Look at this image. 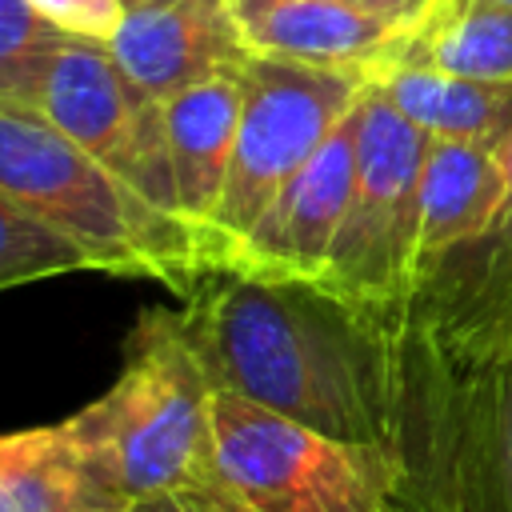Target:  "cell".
Instances as JSON below:
<instances>
[{
    "label": "cell",
    "mask_w": 512,
    "mask_h": 512,
    "mask_svg": "<svg viewBox=\"0 0 512 512\" xmlns=\"http://www.w3.org/2000/svg\"><path fill=\"white\" fill-rule=\"evenodd\" d=\"M144 200L180 216L160 100L144 96L112 60L108 44L64 36L24 100Z\"/></svg>",
    "instance_id": "ba28073f"
},
{
    "label": "cell",
    "mask_w": 512,
    "mask_h": 512,
    "mask_svg": "<svg viewBox=\"0 0 512 512\" xmlns=\"http://www.w3.org/2000/svg\"><path fill=\"white\" fill-rule=\"evenodd\" d=\"M484 4H512V0H484Z\"/></svg>",
    "instance_id": "d4e9b609"
},
{
    "label": "cell",
    "mask_w": 512,
    "mask_h": 512,
    "mask_svg": "<svg viewBox=\"0 0 512 512\" xmlns=\"http://www.w3.org/2000/svg\"><path fill=\"white\" fill-rule=\"evenodd\" d=\"M0 512H108L64 420L0 432Z\"/></svg>",
    "instance_id": "2e32d148"
},
{
    "label": "cell",
    "mask_w": 512,
    "mask_h": 512,
    "mask_svg": "<svg viewBox=\"0 0 512 512\" xmlns=\"http://www.w3.org/2000/svg\"><path fill=\"white\" fill-rule=\"evenodd\" d=\"M128 512H200V508L188 504L184 496H156V500H144V504H136Z\"/></svg>",
    "instance_id": "7402d4cb"
},
{
    "label": "cell",
    "mask_w": 512,
    "mask_h": 512,
    "mask_svg": "<svg viewBox=\"0 0 512 512\" xmlns=\"http://www.w3.org/2000/svg\"><path fill=\"white\" fill-rule=\"evenodd\" d=\"M132 4H160V0H128V8H132Z\"/></svg>",
    "instance_id": "cb8c5ba5"
},
{
    "label": "cell",
    "mask_w": 512,
    "mask_h": 512,
    "mask_svg": "<svg viewBox=\"0 0 512 512\" xmlns=\"http://www.w3.org/2000/svg\"><path fill=\"white\" fill-rule=\"evenodd\" d=\"M408 60L472 80H512V4L436 0L412 36Z\"/></svg>",
    "instance_id": "e0dca14e"
},
{
    "label": "cell",
    "mask_w": 512,
    "mask_h": 512,
    "mask_svg": "<svg viewBox=\"0 0 512 512\" xmlns=\"http://www.w3.org/2000/svg\"><path fill=\"white\" fill-rule=\"evenodd\" d=\"M508 192L484 240L436 264L404 308V328L456 368L512 356V144Z\"/></svg>",
    "instance_id": "9c48e42d"
},
{
    "label": "cell",
    "mask_w": 512,
    "mask_h": 512,
    "mask_svg": "<svg viewBox=\"0 0 512 512\" xmlns=\"http://www.w3.org/2000/svg\"><path fill=\"white\" fill-rule=\"evenodd\" d=\"M240 76L244 68L220 72L160 100L164 140H168L172 176H176V200H180L184 224L196 236V248L232 168L236 132H240V96H244Z\"/></svg>",
    "instance_id": "4fadbf2b"
},
{
    "label": "cell",
    "mask_w": 512,
    "mask_h": 512,
    "mask_svg": "<svg viewBox=\"0 0 512 512\" xmlns=\"http://www.w3.org/2000/svg\"><path fill=\"white\" fill-rule=\"evenodd\" d=\"M64 32L52 28L28 0H0V100L24 104Z\"/></svg>",
    "instance_id": "d6986e66"
},
{
    "label": "cell",
    "mask_w": 512,
    "mask_h": 512,
    "mask_svg": "<svg viewBox=\"0 0 512 512\" xmlns=\"http://www.w3.org/2000/svg\"><path fill=\"white\" fill-rule=\"evenodd\" d=\"M52 28L72 40L108 44L128 12V0H28Z\"/></svg>",
    "instance_id": "ffe728a7"
},
{
    "label": "cell",
    "mask_w": 512,
    "mask_h": 512,
    "mask_svg": "<svg viewBox=\"0 0 512 512\" xmlns=\"http://www.w3.org/2000/svg\"><path fill=\"white\" fill-rule=\"evenodd\" d=\"M380 512H416V508H412V504H404V500H392V504H388V508H380Z\"/></svg>",
    "instance_id": "603a6c76"
},
{
    "label": "cell",
    "mask_w": 512,
    "mask_h": 512,
    "mask_svg": "<svg viewBox=\"0 0 512 512\" xmlns=\"http://www.w3.org/2000/svg\"><path fill=\"white\" fill-rule=\"evenodd\" d=\"M240 84L244 96L232 168L216 212L200 232L204 276L224 268L228 252L256 228L280 188L320 152V144L360 108L376 80L344 68L252 56Z\"/></svg>",
    "instance_id": "8992f818"
},
{
    "label": "cell",
    "mask_w": 512,
    "mask_h": 512,
    "mask_svg": "<svg viewBox=\"0 0 512 512\" xmlns=\"http://www.w3.org/2000/svg\"><path fill=\"white\" fill-rule=\"evenodd\" d=\"M252 56L380 76L408 56L416 24H400L340 0H232Z\"/></svg>",
    "instance_id": "7c38bea8"
},
{
    "label": "cell",
    "mask_w": 512,
    "mask_h": 512,
    "mask_svg": "<svg viewBox=\"0 0 512 512\" xmlns=\"http://www.w3.org/2000/svg\"><path fill=\"white\" fill-rule=\"evenodd\" d=\"M216 384L188 336L184 308H148L124 340L108 392L64 416L84 476L108 512L180 496L212 444Z\"/></svg>",
    "instance_id": "7a4b0ae2"
},
{
    "label": "cell",
    "mask_w": 512,
    "mask_h": 512,
    "mask_svg": "<svg viewBox=\"0 0 512 512\" xmlns=\"http://www.w3.org/2000/svg\"><path fill=\"white\" fill-rule=\"evenodd\" d=\"M360 108L280 188L256 228L228 252L220 272L264 280H324L356 180Z\"/></svg>",
    "instance_id": "30bf717a"
},
{
    "label": "cell",
    "mask_w": 512,
    "mask_h": 512,
    "mask_svg": "<svg viewBox=\"0 0 512 512\" xmlns=\"http://www.w3.org/2000/svg\"><path fill=\"white\" fill-rule=\"evenodd\" d=\"M180 496L200 512H380L400 496V460L216 388L212 444Z\"/></svg>",
    "instance_id": "277c9868"
},
{
    "label": "cell",
    "mask_w": 512,
    "mask_h": 512,
    "mask_svg": "<svg viewBox=\"0 0 512 512\" xmlns=\"http://www.w3.org/2000/svg\"><path fill=\"white\" fill-rule=\"evenodd\" d=\"M0 192L68 236L96 272L148 276L180 300L204 280L200 248L184 220L144 200L36 108L16 100H0Z\"/></svg>",
    "instance_id": "3957f363"
},
{
    "label": "cell",
    "mask_w": 512,
    "mask_h": 512,
    "mask_svg": "<svg viewBox=\"0 0 512 512\" xmlns=\"http://www.w3.org/2000/svg\"><path fill=\"white\" fill-rule=\"evenodd\" d=\"M376 88L432 140L488 152H508L512 144V80L452 76L404 56L376 76Z\"/></svg>",
    "instance_id": "9a60e30c"
},
{
    "label": "cell",
    "mask_w": 512,
    "mask_h": 512,
    "mask_svg": "<svg viewBox=\"0 0 512 512\" xmlns=\"http://www.w3.org/2000/svg\"><path fill=\"white\" fill-rule=\"evenodd\" d=\"M392 452L416 512H512V356L456 368L404 328Z\"/></svg>",
    "instance_id": "5b68a950"
},
{
    "label": "cell",
    "mask_w": 512,
    "mask_h": 512,
    "mask_svg": "<svg viewBox=\"0 0 512 512\" xmlns=\"http://www.w3.org/2000/svg\"><path fill=\"white\" fill-rule=\"evenodd\" d=\"M88 268L92 260L68 236H60L56 228H48L12 196L0 192V292Z\"/></svg>",
    "instance_id": "ac0fdd59"
},
{
    "label": "cell",
    "mask_w": 512,
    "mask_h": 512,
    "mask_svg": "<svg viewBox=\"0 0 512 512\" xmlns=\"http://www.w3.org/2000/svg\"><path fill=\"white\" fill-rule=\"evenodd\" d=\"M220 392L352 444L392 448L404 316L364 308L320 280L208 272L180 300Z\"/></svg>",
    "instance_id": "6da1fadb"
},
{
    "label": "cell",
    "mask_w": 512,
    "mask_h": 512,
    "mask_svg": "<svg viewBox=\"0 0 512 512\" xmlns=\"http://www.w3.org/2000/svg\"><path fill=\"white\" fill-rule=\"evenodd\" d=\"M432 136L420 132L372 84L356 120V180L328 272L332 292L404 316L416 292L420 248V172Z\"/></svg>",
    "instance_id": "52a82bcc"
},
{
    "label": "cell",
    "mask_w": 512,
    "mask_h": 512,
    "mask_svg": "<svg viewBox=\"0 0 512 512\" xmlns=\"http://www.w3.org/2000/svg\"><path fill=\"white\" fill-rule=\"evenodd\" d=\"M340 4H356V8H368L376 16H388V20H400V24H416V28L436 8V0H340Z\"/></svg>",
    "instance_id": "44dd1931"
},
{
    "label": "cell",
    "mask_w": 512,
    "mask_h": 512,
    "mask_svg": "<svg viewBox=\"0 0 512 512\" xmlns=\"http://www.w3.org/2000/svg\"><path fill=\"white\" fill-rule=\"evenodd\" d=\"M508 192L504 152L432 140L420 172V248L416 284L456 256L460 248L488 236Z\"/></svg>",
    "instance_id": "5bb4252c"
},
{
    "label": "cell",
    "mask_w": 512,
    "mask_h": 512,
    "mask_svg": "<svg viewBox=\"0 0 512 512\" xmlns=\"http://www.w3.org/2000/svg\"><path fill=\"white\" fill-rule=\"evenodd\" d=\"M108 52L152 100H168L220 72H240L252 60L232 0L132 4L108 40Z\"/></svg>",
    "instance_id": "8fae6325"
}]
</instances>
